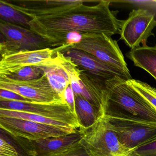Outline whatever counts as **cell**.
<instances>
[{"mask_svg":"<svg viewBox=\"0 0 156 156\" xmlns=\"http://www.w3.org/2000/svg\"><path fill=\"white\" fill-rule=\"evenodd\" d=\"M110 3L102 1L93 6L80 3L51 15L33 17L30 30L55 48L66 47L71 33L103 34L110 37L120 34L121 20L117 18L118 12L109 9Z\"/></svg>","mask_w":156,"mask_h":156,"instance_id":"1","label":"cell"},{"mask_svg":"<svg viewBox=\"0 0 156 156\" xmlns=\"http://www.w3.org/2000/svg\"><path fill=\"white\" fill-rule=\"evenodd\" d=\"M104 115L144 123H156V109L126 80L116 76L105 82Z\"/></svg>","mask_w":156,"mask_h":156,"instance_id":"2","label":"cell"},{"mask_svg":"<svg viewBox=\"0 0 156 156\" xmlns=\"http://www.w3.org/2000/svg\"><path fill=\"white\" fill-rule=\"evenodd\" d=\"M79 130L80 142L89 156H127L130 151L119 143L105 115L90 127Z\"/></svg>","mask_w":156,"mask_h":156,"instance_id":"3","label":"cell"},{"mask_svg":"<svg viewBox=\"0 0 156 156\" xmlns=\"http://www.w3.org/2000/svg\"><path fill=\"white\" fill-rule=\"evenodd\" d=\"M68 48L78 49L90 54L128 75L131 76L117 41L110 36L103 34H82L80 41L63 50Z\"/></svg>","mask_w":156,"mask_h":156,"instance_id":"4","label":"cell"},{"mask_svg":"<svg viewBox=\"0 0 156 156\" xmlns=\"http://www.w3.org/2000/svg\"><path fill=\"white\" fill-rule=\"evenodd\" d=\"M0 31L4 40L0 44L1 56L21 51L51 48L47 41L30 29L2 20Z\"/></svg>","mask_w":156,"mask_h":156,"instance_id":"5","label":"cell"},{"mask_svg":"<svg viewBox=\"0 0 156 156\" xmlns=\"http://www.w3.org/2000/svg\"><path fill=\"white\" fill-rule=\"evenodd\" d=\"M10 136L19 156H60L81 139L79 129L65 136L36 140Z\"/></svg>","mask_w":156,"mask_h":156,"instance_id":"6","label":"cell"},{"mask_svg":"<svg viewBox=\"0 0 156 156\" xmlns=\"http://www.w3.org/2000/svg\"><path fill=\"white\" fill-rule=\"evenodd\" d=\"M0 128L11 136L20 137L32 140L65 136L78 130L73 128L51 126L4 116H0Z\"/></svg>","mask_w":156,"mask_h":156,"instance_id":"7","label":"cell"},{"mask_svg":"<svg viewBox=\"0 0 156 156\" xmlns=\"http://www.w3.org/2000/svg\"><path fill=\"white\" fill-rule=\"evenodd\" d=\"M0 88L12 91L34 103H66L51 86L45 74L39 79L27 81L0 76Z\"/></svg>","mask_w":156,"mask_h":156,"instance_id":"8","label":"cell"},{"mask_svg":"<svg viewBox=\"0 0 156 156\" xmlns=\"http://www.w3.org/2000/svg\"><path fill=\"white\" fill-rule=\"evenodd\" d=\"M156 27L155 15L147 10L133 9L127 19L121 20L120 40L132 49L147 45L148 38L154 35L152 33Z\"/></svg>","mask_w":156,"mask_h":156,"instance_id":"9","label":"cell"},{"mask_svg":"<svg viewBox=\"0 0 156 156\" xmlns=\"http://www.w3.org/2000/svg\"><path fill=\"white\" fill-rule=\"evenodd\" d=\"M0 109L35 114L64 122L76 129L80 128L76 115L66 103L41 104L0 98Z\"/></svg>","mask_w":156,"mask_h":156,"instance_id":"10","label":"cell"},{"mask_svg":"<svg viewBox=\"0 0 156 156\" xmlns=\"http://www.w3.org/2000/svg\"><path fill=\"white\" fill-rule=\"evenodd\" d=\"M106 117L119 143L129 150L156 137V123Z\"/></svg>","mask_w":156,"mask_h":156,"instance_id":"11","label":"cell"},{"mask_svg":"<svg viewBox=\"0 0 156 156\" xmlns=\"http://www.w3.org/2000/svg\"><path fill=\"white\" fill-rule=\"evenodd\" d=\"M56 48H46L37 51H21L2 55L0 76H5L29 66H41L55 59Z\"/></svg>","mask_w":156,"mask_h":156,"instance_id":"12","label":"cell"},{"mask_svg":"<svg viewBox=\"0 0 156 156\" xmlns=\"http://www.w3.org/2000/svg\"><path fill=\"white\" fill-rule=\"evenodd\" d=\"M66 58L84 70L105 82L116 76L128 81L132 79L131 76L128 75L119 69L102 62L94 55L78 49L68 48L61 51Z\"/></svg>","mask_w":156,"mask_h":156,"instance_id":"13","label":"cell"},{"mask_svg":"<svg viewBox=\"0 0 156 156\" xmlns=\"http://www.w3.org/2000/svg\"><path fill=\"white\" fill-rule=\"evenodd\" d=\"M39 67L44 71L51 86L65 99V92L71 82L68 73L60 63L57 55L52 62Z\"/></svg>","mask_w":156,"mask_h":156,"instance_id":"14","label":"cell"},{"mask_svg":"<svg viewBox=\"0 0 156 156\" xmlns=\"http://www.w3.org/2000/svg\"><path fill=\"white\" fill-rule=\"evenodd\" d=\"M126 56L135 66L147 71L156 81V45L139 46L130 50Z\"/></svg>","mask_w":156,"mask_h":156,"instance_id":"15","label":"cell"},{"mask_svg":"<svg viewBox=\"0 0 156 156\" xmlns=\"http://www.w3.org/2000/svg\"><path fill=\"white\" fill-rule=\"evenodd\" d=\"M80 77L95 105L104 115L106 94L105 82L84 70L81 71Z\"/></svg>","mask_w":156,"mask_h":156,"instance_id":"16","label":"cell"},{"mask_svg":"<svg viewBox=\"0 0 156 156\" xmlns=\"http://www.w3.org/2000/svg\"><path fill=\"white\" fill-rule=\"evenodd\" d=\"M57 55L60 63L69 75L70 85L74 94L82 96L94 106L96 107L91 96L81 80L80 75L82 70L78 68V66L70 59L66 58L61 52L57 51ZM95 108L98 109L96 107Z\"/></svg>","mask_w":156,"mask_h":156,"instance_id":"17","label":"cell"},{"mask_svg":"<svg viewBox=\"0 0 156 156\" xmlns=\"http://www.w3.org/2000/svg\"><path fill=\"white\" fill-rule=\"evenodd\" d=\"M74 95L76 115L80 125L79 129L88 128L104 116L99 110L82 96L75 94Z\"/></svg>","mask_w":156,"mask_h":156,"instance_id":"18","label":"cell"},{"mask_svg":"<svg viewBox=\"0 0 156 156\" xmlns=\"http://www.w3.org/2000/svg\"><path fill=\"white\" fill-rule=\"evenodd\" d=\"M0 116L16 118L30 120V121H34V122L41 123V124H45V125L65 127L73 128L68 124L64 122H61L59 120L35 115V114L16 111V110L0 109Z\"/></svg>","mask_w":156,"mask_h":156,"instance_id":"19","label":"cell"},{"mask_svg":"<svg viewBox=\"0 0 156 156\" xmlns=\"http://www.w3.org/2000/svg\"><path fill=\"white\" fill-rule=\"evenodd\" d=\"M1 20L6 22L21 25L30 29L31 19L8 4L6 1H0Z\"/></svg>","mask_w":156,"mask_h":156,"instance_id":"20","label":"cell"},{"mask_svg":"<svg viewBox=\"0 0 156 156\" xmlns=\"http://www.w3.org/2000/svg\"><path fill=\"white\" fill-rule=\"evenodd\" d=\"M44 72L39 66H29L4 76L20 81H31L41 78Z\"/></svg>","mask_w":156,"mask_h":156,"instance_id":"21","label":"cell"},{"mask_svg":"<svg viewBox=\"0 0 156 156\" xmlns=\"http://www.w3.org/2000/svg\"><path fill=\"white\" fill-rule=\"evenodd\" d=\"M127 81L156 109V96L147 87V83L133 79Z\"/></svg>","mask_w":156,"mask_h":156,"instance_id":"22","label":"cell"},{"mask_svg":"<svg viewBox=\"0 0 156 156\" xmlns=\"http://www.w3.org/2000/svg\"><path fill=\"white\" fill-rule=\"evenodd\" d=\"M127 156H156V137L130 150Z\"/></svg>","mask_w":156,"mask_h":156,"instance_id":"23","label":"cell"},{"mask_svg":"<svg viewBox=\"0 0 156 156\" xmlns=\"http://www.w3.org/2000/svg\"><path fill=\"white\" fill-rule=\"evenodd\" d=\"M0 156H19L16 147L8 142L2 135L0 138Z\"/></svg>","mask_w":156,"mask_h":156,"instance_id":"24","label":"cell"},{"mask_svg":"<svg viewBox=\"0 0 156 156\" xmlns=\"http://www.w3.org/2000/svg\"><path fill=\"white\" fill-rule=\"evenodd\" d=\"M0 98L22 102H33L32 100L26 98L12 91L0 88Z\"/></svg>","mask_w":156,"mask_h":156,"instance_id":"25","label":"cell"},{"mask_svg":"<svg viewBox=\"0 0 156 156\" xmlns=\"http://www.w3.org/2000/svg\"><path fill=\"white\" fill-rule=\"evenodd\" d=\"M60 156H89V155L79 141Z\"/></svg>","mask_w":156,"mask_h":156,"instance_id":"26","label":"cell"},{"mask_svg":"<svg viewBox=\"0 0 156 156\" xmlns=\"http://www.w3.org/2000/svg\"><path fill=\"white\" fill-rule=\"evenodd\" d=\"M64 98L66 104L70 107L73 113L76 115L74 93L70 84L67 87L65 92Z\"/></svg>","mask_w":156,"mask_h":156,"instance_id":"27","label":"cell"},{"mask_svg":"<svg viewBox=\"0 0 156 156\" xmlns=\"http://www.w3.org/2000/svg\"><path fill=\"white\" fill-rule=\"evenodd\" d=\"M147 86L148 88L156 96V87H152L147 83Z\"/></svg>","mask_w":156,"mask_h":156,"instance_id":"28","label":"cell"},{"mask_svg":"<svg viewBox=\"0 0 156 156\" xmlns=\"http://www.w3.org/2000/svg\"><path fill=\"white\" fill-rule=\"evenodd\" d=\"M153 2H156V1H153Z\"/></svg>","mask_w":156,"mask_h":156,"instance_id":"29","label":"cell"}]
</instances>
